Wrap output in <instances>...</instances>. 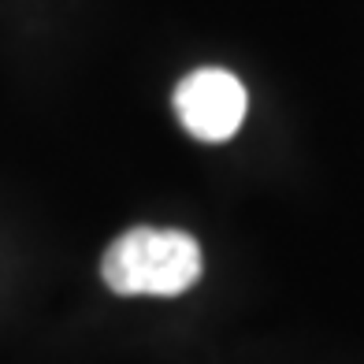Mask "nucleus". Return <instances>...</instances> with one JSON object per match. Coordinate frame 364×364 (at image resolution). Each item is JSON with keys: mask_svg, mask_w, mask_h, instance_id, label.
<instances>
[{"mask_svg": "<svg viewBox=\"0 0 364 364\" xmlns=\"http://www.w3.org/2000/svg\"><path fill=\"white\" fill-rule=\"evenodd\" d=\"M101 275L123 297L134 294L175 297L190 290L201 275V245L182 230L134 227L108 245Z\"/></svg>", "mask_w": 364, "mask_h": 364, "instance_id": "obj_1", "label": "nucleus"}, {"mask_svg": "<svg viewBox=\"0 0 364 364\" xmlns=\"http://www.w3.org/2000/svg\"><path fill=\"white\" fill-rule=\"evenodd\" d=\"M175 112H178V123L193 138L227 141L238 134V127L245 119V90L230 71L201 68L178 82Z\"/></svg>", "mask_w": 364, "mask_h": 364, "instance_id": "obj_2", "label": "nucleus"}]
</instances>
